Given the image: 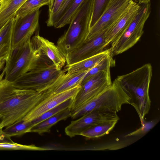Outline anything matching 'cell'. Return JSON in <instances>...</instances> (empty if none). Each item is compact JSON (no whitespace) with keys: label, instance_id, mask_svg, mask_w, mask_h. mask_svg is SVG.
Here are the masks:
<instances>
[{"label":"cell","instance_id":"1","mask_svg":"<svg viewBox=\"0 0 160 160\" xmlns=\"http://www.w3.org/2000/svg\"><path fill=\"white\" fill-rule=\"evenodd\" d=\"M46 97L44 92L24 88L3 79L0 82V117L4 127L22 121Z\"/></svg>","mask_w":160,"mask_h":160},{"label":"cell","instance_id":"2","mask_svg":"<svg viewBox=\"0 0 160 160\" xmlns=\"http://www.w3.org/2000/svg\"><path fill=\"white\" fill-rule=\"evenodd\" d=\"M152 76V66L148 63L116 78L130 97V104L135 109L140 120L144 118L150 109L149 91Z\"/></svg>","mask_w":160,"mask_h":160},{"label":"cell","instance_id":"3","mask_svg":"<svg viewBox=\"0 0 160 160\" xmlns=\"http://www.w3.org/2000/svg\"><path fill=\"white\" fill-rule=\"evenodd\" d=\"M93 0H85L72 18L67 30L58 39L57 46L65 57L86 40L89 33Z\"/></svg>","mask_w":160,"mask_h":160},{"label":"cell","instance_id":"4","mask_svg":"<svg viewBox=\"0 0 160 160\" xmlns=\"http://www.w3.org/2000/svg\"><path fill=\"white\" fill-rule=\"evenodd\" d=\"M131 98L119 81L116 78L112 85L88 102L71 111L70 117L78 118L92 111L118 112L122 106L130 104Z\"/></svg>","mask_w":160,"mask_h":160},{"label":"cell","instance_id":"5","mask_svg":"<svg viewBox=\"0 0 160 160\" xmlns=\"http://www.w3.org/2000/svg\"><path fill=\"white\" fill-rule=\"evenodd\" d=\"M44 56L36 48L31 39L14 49L3 69L4 78L13 81L21 75L34 68L43 60Z\"/></svg>","mask_w":160,"mask_h":160},{"label":"cell","instance_id":"6","mask_svg":"<svg viewBox=\"0 0 160 160\" xmlns=\"http://www.w3.org/2000/svg\"><path fill=\"white\" fill-rule=\"evenodd\" d=\"M63 72L58 69L52 62H41L12 82L21 88L41 92L54 83Z\"/></svg>","mask_w":160,"mask_h":160},{"label":"cell","instance_id":"7","mask_svg":"<svg viewBox=\"0 0 160 160\" xmlns=\"http://www.w3.org/2000/svg\"><path fill=\"white\" fill-rule=\"evenodd\" d=\"M139 4L140 7L135 17L115 44L108 48L112 57L132 47L142 35L144 25L151 12L150 3Z\"/></svg>","mask_w":160,"mask_h":160},{"label":"cell","instance_id":"8","mask_svg":"<svg viewBox=\"0 0 160 160\" xmlns=\"http://www.w3.org/2000/svg\"><path fill=\"white\" fill-rule=\"evenodd\" d=\"M110 69L101 71L81 83V88L73 98L72 111L86 103L112 84Z\"/></svg>","mask_w":160,"mask_h":160},{"label":"cell","instance_id":"9","mask_svg":"<svg viewBox=\"0 0 160 160\" xmlns=\"http://www.w3.org/2000/svg\"><path fill=\"white\" fill-rule=\"evenodd\" d=\"M134 2L133 0H111L101 17L90 28L86 40L113 25L127 12Z\"/></svg>","mask_w":160,"mask_h":160},{"label":"cell","instance_id":"10","mask_svg":"<svg viewBox=\"0 0 160 160\" xmlns=\"http://www.w3.org/2000/svg\"><path fill=\"white\" fill-rule=\"evenodd\" d=\"M117 112L109 111H92L73 120L65 128L66 134L70 138L79 135L90 127L99 123L118 121Z\"/></svg>","mask_w":160,"mask_h":160},{"label":"cell","instance_id":"11","mask_svg":"<svg viewBox=\"0 0 160 160\" xmlns=\"http://www.w3.org/2000/svg\"><path fill=\"white\" fill-rule=\"evenodd\" d=\"M40 13L39 9H38L22 18L15 17L13 28L12 52L31 39L38 27Z\"/></svg>","mask_w":160,"mask_h":160},{"label":"cell","instance_id":"12","mask_svg":"<svg viewBox=\"0 0 160 160\" xmlns=\"http://www.w3.org/2000/svg\"><path fill=\"white\" fill-rule=\"evenodd\" d=\"M107 30L86 40L79 47L68 54L65 57L67 64H72L108 49L105 37Z\"/></svg>","mask_w":160,"mask_h":160},{"label":"cell","instance_id":"13","mask_svg":"<svg viewBox=\"0 0 160 160\" xmlns=\"http://www.w3.org/2000/svg\"><path fill=\"white\" fill-rule=\"evenodd\" d=\"M81 88V85L56 94H50L42 100L24 118L30 122L47 111L71 98H73Z\"/></svg>","mask_w":160,"mask_h":160},{"label":"cell","instance_id":"14","mask_svg":"<svg viewBox=\"0 0 160 160\" xmlns=\"http://www.w3.org/2000/svg\"><path fill=\"white\" fill-rule=\"evenodd\" d=\"M140 7L139 3L134 1L124 15L107 30L106 40L109 48L112 47L123 34L136 16Z\"/></svg>","mask_w":160,"mask_h":160},{"label":"cell","instance_id":"15","mask_svg":"<svg viewBox=\"0 0 160 160\" xmlns=\"http://www.w3.org/2000/svg\"><path fill=\"white\" fill-rule=\"evenodd\" d=\"M31 39L35 47L40 50L42 54L51 61L58 69L61 70L66 64V61L57 45L38 34Z\"/></svg>","mask_w":160,"mask_h":160},{"label":"cell","instance_id":"16","mask_svg":"<svg viewBox=\"0 0 160 160\" xmlns=\"http://www.w3.org/2000/svg\"><path fill=\"white\" fill-rule=\"evenodd\" d=\"M88 71L74 73H66L64 72L54 83L42 92H44L47 96L80 85Z\"/></svg>","mask_w":160,"mask_h":160},{"label":"cell","instance_id":"17","mask_svg":"<svg viewBox=\"0 0 160 160\" xmlns=\"http://www.w3.org/2000/svg\"><path fill=\"white\" fill-rule=\"evenodd\" d=\"M15 20V17L8 20L0 27V58L5 59L6 62L12 52L13 28Z\"/></svg>","mask_w":160,"mask_h":160},{"label":"cell","instance_id":"18","mask_svg":"<svg viewBox=\"0 0 160 160\" xmlns=\"http://www.w3.org/2000/svg\"><path fill=\"white\" fill-rule=\"evenodd\" d=\"M110 54L108 49L89 58L70 64H67L63 70L65 72L74 73L88 71Z\"/></svg>","mask_w":160,"mask_h":160},{"label":"cell","instance_id":"19","mask_svg":"<svg viewBox=\"0 0 160 160\" xmlns=\"http://www.w3.org/2000/svg\"><path fill=\"white\" fill-rule=\"evenodd\" d=\"M71 112L70 108H68L33 126L30 132H36L39 134L49 132L51 128L54 125L70 117Z\"/></svg>","mask_w":160,"mask_h":160},{"label":"cell","instance_id":"20","mask_svg":"<svg viewBox=\"0 0 160 160\" xmlns=\"http://www.w3.org/2000/svg\"><path fill=\"white\" fill-rule=\"evenodd\" d=\"M27 0H2L0 7V27L16 16L19 8Z\"/></svg>","mask_w":160,"mask_h":160},{"label":"cell","instance_id":"21","mask_svg":"<svg viewBox=\"0 0 160 160\" xmlns=\"http://www.w3.org/2000/svg\"><path fill=\"white\" fill-rule=\"evenodd\" d=\"M118 121L101 123L92 126L81 132L79 135L88 139L97 138L108 134L114 127Z\"/></svg>","mask_w":160,"mask_h":160},{"label":"cell","instance_id":"22","mask_svg":"<svg viewBox=\"0 0 160 160\" xmlns=\"http://www.w3.org/2000/svg\"><path fill=\"white\" fill-rule=\"evenodd\" d=\"M85 0H72L63 15L54 23L56 28L69 24L72 17Z\"/></svg>","mask_w":160,"mask_h":160},{"label":"cell","instance_id":"23","mask_svg":"<svg viewBox=\"0 0 160 160\" xmlns=\"http://www.w3.org/2000/svg\"><path fill=\"white\" fill-rule=\"evenodd\" d=\"M33 126L31 122L22 120V121L6 127L2 130L5 136L10 138L12 136L20 135L28 132H30L31 128Z\"/></svg>","mask_w":160,"mask_h":160},{"label":"cell","instance_id":"24","mask_svg":"<svg viewBox=\"0 0 160 160\" xmlns=\"http://www.w3.org/2000/svg\"><path fill=\"white\" fill-rule=\"evenodd\" d=\"M48 4V0H27L18 10L15 16L22 18Z\"/></svg>","mask_w":160,"mask_h":160},{"label":"cell","instance_id":"25","mask_svg":"<svg viewBox=\"0 0 160 160\" xmlns=\"http://www.w3.org/2000/svg\"><path fill=\"white\" fill-rule=\"evenodd\" d=\"M73 98L67 100L56 107L47 111L39 117L30 122H31L34 126L68 108H70L73 101Z\"/></svg>","mask_w":160,"mask_h":160},{"label":"cell","instance_id":"26","mask_svg":"<svg viewBox=\"0 0 160 160\" xmlns=\"http://www.w3.org/2000/svg\"><path fill=\"white\" fill-rule=\"evenodd\" d=\"M111 0H93L90 28L101 17Z\"/></svg>","mask_w":160,"mask_h":160},{"label":"cell","instance_id":"27","mask_svg":"<svg viewBox=\"0 0 160 160\" xmlns=\"http://www.w3.org/2000/svg\"><path fill=\"white\" fill-rule=\"evenodd\" d=\"M64 0H48V18L46 23L48 27H52L55 17Z\"/></svg>","mask_w":160,"mask_h":160},{"label":"cell","instance_id":"28","mask_svg":"<svg viewBox=\"0 0 160 160\" xmlns=\"http://www.w3.org/2000/svg\"><path fill=\"white\" fill-rule=\"evenodd\" d=\"M141 126L138 129L129 133L125 137H126L139 136L145 134L152 128L158 122V119L146 121L144 118L140 121Z\"/></svg>","mask_w":160,"mask_h":160},{"label":"cell","instance_id":"29","mask_svg":"<svg viewBox=\"0 0 160 160\" xmlns=\"http://www.w3.org/2000/svg\"><path fill=\"white\" fill-rule=\"evenodd\" d=\"M0 148L13 149H27L34 150H45L46 149L34 145H24L14 143L0 142Z\"/></svg>","mask_w":160,"mask_h":160},{"label":"cell","instance_id":"30","mask_svg":"<svg viewBox=\"0 0 160 160\" xmlns=\"http://www.w3.org/2000/svg\"><path fill=\"white\" fill-rule=\"evenodd\" d=\"M72 0H64L60 9L55 17L54 21V24L55 22L63 15Z\"/></svg>","mask_w":160,"mask_h":160},{"label":"cell","instance_id":"31","mask_svg":"<svg viewBox=\"0 0 160 160\" xmlns=\"http://www.w3.org/2000/svg\"><path fill=\"white\" fill-rule=\"evenodd\" d=\"M2 129H0V142H7L4 141V140L6 138H8L6 137L3 133Z\"/></svg>","mask_w":160,"mask_h":160},{"label":"cell","instance_id":"32","mask_svg":"<svg viewBox=\"0 0 160 160\" xmlns=\"http://www.w3.org/2000/svg\"><path fill=\"white\" fill-rule=\"evenodd\" d=\"M6 61L5 59H2L0 62V77L1 75L0 72L2 71L5 65Z\"/></svg>","mask_w":160,"mask_h":160},{"label":"cell","instance_id":"33","mask_svg":"<svg viewBox=\"0 0 160 160\" xmlns=\"http://www.w3.org/2000/svg\"><path fill=\"white\" fill-rule=\"evenodd\" d=\"M139 3H150V0H137Z\"/></svg>","mask_w":160,"mask_h":160},{"label":"cell","instance_id":"34","mask_svg":"<svg viewBox=\"0 0 160 160\" xmlns=\"http://www.w3.org/2000/svg\"><path fill=\"white\" fill-rule=\"evenodd\" d=\"M4 127L3 122L2 119L0 117V129Z\"/></svg>","mask_w":160,"mask_h":160},{"label":"cell","instance_id":"35","mask_svg":"<svg viewBox=\"0 0 160 160\" xmlns=\"http://www.w3.org/2000/svg\"><path fill=\"white\" fill-rule=\"evenodd\" d=\"M5 75V72L4 70H2V72L1 73V75L0 77V82L3 79V77Z\"/></svg>","mask_w":160,"mask_h":160},{"label":"cell","instance_id":"36","mask_svg":"<svg viewBox=\"0 0 160 160\" xmlns=\"http://www.w3.org/2000/svg\"><path fill=\"white\" fill-rule=\"evenodd\" d=\"M1 1H2V0H1V1H0V7L1 3Z\"/></svg>","mask_w":160,"mask_h":160},{"label":"cell","instance_id":"37","mask_svg":"<svg viewBox=\"0 0 160 160\" xmlns=\"http://www.w3.org/2000/svg\"><path fill=\"white\" fill-rule=\"evenodd\" d=\"M2 59H4L2 58V59H0V61H1V60H2Z\"/></svg>","mask_w":160,"mask_h":160},{"label":"cell","instance_id":"38","mask_svg":"<svg viewBox=\"0 0 160 160\" xmlns=\"http://www.w3.org/2000/svg\"><path fill=\"white\" fill-rule=\"evenodd\" d=\"M2 59V58H0V59Z\"/></svg>","mask_w":160,"mask_h":160},{"label":"cell","instance_id":"39","mask_svg":"<svg viewBox=\"0 0 160 160\" xmlns=\"http://www.w3.org/2000/svg\"><path fill=\"white\" fill-rule=\"evenodd\" d=\"M1 1V0L0 1Z\"/></svg>","mask_w":160,"mask_h":160},{"label":"cell","instance_id":"40","mask_svg":"<svg viewBox=\"0 0 160 160\" xmlns=\"http://www.w3.org/2000/svg\"></svg>","mask_w":160,"mask_h":160},{"label":"cell","instance_id":"41","mask_svg":"<svg viewBox=\"0 0 160 160\" xmlns=\"http://www.w3.org/2000/svg\"></svg>","mask_w":160,"mask_h":160}]
</instances>
